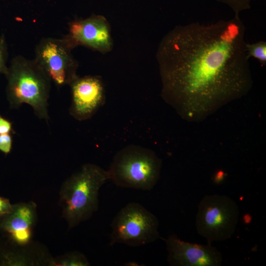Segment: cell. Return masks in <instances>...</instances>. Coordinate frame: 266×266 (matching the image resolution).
I'll return each instance as SVG.
<instances>
[{
	"label": "cell",
	"instance_id": "obj_16",
	"mask_svg": "<svg viewBox=\"0 0 266 266\" xmlns=\"http://www.w3.org/2000/svg\"><path fill=\"white\" fill-rule=\"evenodd\" d=\"M12 141L10 133L0 134V151L5 155L9 154L12 149Z\"/></svg>",
	"mask_w": 266,
	"mask_h": 266
},
{
	"label": "cell",
	"instance_id": "obj_21",
	"mask_svg": "<svg viewBox=\"0 0 266 266\" xmlns=\"http://www.w3.org/2000/svg\"><path fill=\"white\" fill-rule=\"evenodd\" d=\"M125 266H140V265H138L137 263H135L134 262H128V263L125 264Z\"/></svg>",
	"mask_w": 266,
	"mask_h": 266
},
{
	"label": "cell",
	"instance_id": "obj_6",
	"mask_svg": "<svg viewBox=\"0 0 266 266\" xmlns=\"http://www.w3.org/2000/svg\"><path fill=\"white\" fill-rule=\"evenodd\" d=\"M157 217L141 204L131 202L123 207L111 224L110 245L137 247L160 237Z\"/></svg>",
	"mask_w": 266,
	"mask_h": 266
},
{
	"label": "cell",
	"instance_id": "obj_4",
	"mask_svg": "<svg viewBox=\"0 0 266 266\" xmlns=\"http://www.w3.org/2000/svg\"><path fill=\"white\" fill-rule=\"evenodd\" d=\"M162 162L152 150L130 145L120 150L107 169L110 180L116 185L150 191L160 177Z\"/></svg>",
	"mask_w": 266,
	"mask_h": 266
},
{
	"label": "cell",
	"instance_id": "obj_9",
	"mask_svg": "<svg viewBox=\"0 0 266 266\" xmlns=\"http://www.w3.org/2000/svg\"><path fill=\"white\" fill-rule=\"evenodd\" d=\"M168 253L167 261L172 266H220L222 253L212 245L183 241L174 234L164 239Z\"/></svg>",
	"mask_w": 266,
	"mask_h": 266
},
{
	"label": "cell",
	"instance_id": "obj_11",
	"mask_svg": "<svg viewBox=\"0 0 266 266\" xmlns=\"http://www.w3.org/2000/svg\"><path fill=\"white\" fill-rule=\"evenodd\" d=\"M0 218V230L6 233L15 244L20 246L30 244L37 219L34 202L14 204L10 213Z\"/></svg>",
	"mask_w": 266,
	"mask_h": 266
},
{
	"label": "cell",
	"instance_id": "obj_1",
	"mask_svg": "<svg viewBox=\"0 0 266 266\" xmlns=\"http://www.w3.org/2000/svg\"><path fill=\"white\" fill-rule=\"evenodd\" d=\"M239 15L177 26L157 52L162 97L181 118L202 121L246 95L253 81Z\"/></svg>",
	"mask_w": 266,
	"mask_h": 266
},
{
	"label": "cell",
	"instance_id": "obj_13",
	"mask_svg": "<svg viewBox=\"0 0 266 266\" xmlns=\"http://www.w3.org/2000/svg\"><path fill=\"white\" fill-rule=\"evenodd\" d=\"M246 51L249 58L257 59L263 66L266 65V42L259 41L253 43L246 44Z\"/></svg>",
	"mask_w": 266,
	"mask_h": 266
},
{
	"label": "cell",
	"instance_id": "obj_7",
	"mask_svg": "<svg viewBox=\"0 0 266 266\" xmlns=\"http://www.w3.org/2000/svg\"><path fill=\"white\" fill-rule=\"evenodd\" d=\"M73 47L66 36L44 37L36 46L33 59L58 87L69 85L77 77Z\"/></svg>",
	"mask_w": 266,
	"mask_h": 266
},
{
	"label": "cell",
	"instance_id": "obj_18",
	"mask_svg": "<svg viewBox=\"0 0 266 266\" xmlns=\"http://www.w3.org/2000/svg\"><path fill=\"white\" fill-rule=\"evenodd\" d=\"M12 131V125L11 122L2 116H0V134L11 133Z\"/></svg>",
	"mask_w": 266,
	"mask_h": 266
},
{
	"label": "cell",
	"instance_id": "obj_19",
	"mask_svg": "<svg viewBox=\"0 0 266 266\" xmlns=\"http://www.w3.org/2000/svg\"><path fill=\"white\" fill-rule=\"evenodd\" d=\"M224 177V173L222 171L218 172L214 176V181L216 184L220 183Z\"/></svg>",
	"mask_w": 266,
	"mask_h": 266
},
{
	"label": "cell",
	"instance_id": "obj_20",
	"mask_svg": "<svg viewBox=\"0 0 266 266\" xmlns=\"http://www.w3.org/2000/svg\"><path fill=\"white\" fill-rule=\"evenodd\" d=\"M243 221L246 224H249L252 221V216L249 214H245L243 217Z\"/></svg>",
	"mask_w": 266,
	"mask_h": 266
},
{
	"label": "cell",
	"instance_id": "obj_10",
	"mask_svg": "<svg viewBox=\"0 0 266 266\" xmlns=\"http://www.w3.org/2000/svg\"><path fill=\"white\" fill-rule=\"evenodd\" d=\"M72 45H83L100 52L109 51L112 46L109 27L101 16H92L69 23L65 36Z\"/></svg>",
	"mask_w": 266,
	"mask_h": 266
},
{
	"label": "cell",
	"instance_id": "obj_2",
	"mask_svg": "<svg viewBox=\"0 0 266 266\" xmlns=\"http://www.w3.org/2000/svg\"><path fill=\"white\" fill-rule=\"evenodd\" d=\"M4 75L10 107L17 109L23 104H28L37 118L48 123L52 81L35 60L16 56L11 60Z\"/></svg>",
	"mask_w": 266,
	"mask_h": 266
},
{
	"label": "cell",
	"instance_id": "obj_14",
	"mask_svg": "<svg viewBox=\"0 0 266 266\" xmlns=\"http://www.w3.org/2000/svg\"><path fill=\"white\" fill-rule=\"evenodd\" d=\"M228 6L234 13L239 15L240 12L251 7L252 0H216Z\"/></svg>",
	"mask_w": 266,
	"mask_h": 266
},
{
	"label": "cell",
	"instance_id": "obj_5",
	"mask_svg": "<svg viewBox=\"0 0 266 266\" xmlns=\"http://www.w3.org/2000/svg\"><path fill=\"white\" fill-rule=\"evenodd\" d=\"M239 208L236 202L223 195H206L200 201L196 216L197 233L208 244L230 238L238 222Z\"/></svg>",
	"mask_w": 266,
	"mask_h": 266
},
{
	"label": "cell",
	"instance_id": "obj_15",
	"mask_svg": "<svg viewBox=\"0 0 266 266\" xmlns=\"http://www.w3.org/2000/svg\"><path fill=\"white\" fill-rule=\"evenodd\" d=\"M8 56V45L4 34L0 35V75L4 74L7 69Z\"/></svg>",
	"mask_w": 266,
	"mask_h": 266
},
{
	"label": "cell",
	"instance_id": "obj_8",
	"mask_svg": "<svg viewBox=\"0 0 266 266\" xmlns=\"http://www.w3.org/2000/svg\"><path fill=\"white\" fill-rule=\"evenodd\" d=\"M69 85L71 95L69 113L76 120L91 118L104 104V89L99 77L77 76Z\"/></svg>",
	"mask_w": 266,
	"mask_h": 266
},
{
	"label": "cell",
	"instance_id": "obj_17",
	"mask_svg": "<svg viewBox=\"0 0 266 266\" xmlns=\"http://www.w3.org/2000/svg\"><path fill=\"white\" fill-rule=\"evenodd\" d=\"M13 205L7 199L0 197V217L10 213L13 210Z\"/></svg>",
	"mask_w": 266,
	"mask_h": 266
},
{
	"label": "cell",
	"instance_id": "obj_3",
	"mask_svg": "<svg viewBox=\"0 0 266 266\" xmlns=\"http://www.w3.org/2000/svg\"><path fill=\"white\" fill-rule=\"evenodd\" d=\"M109 180L107 170L88 163L64 182L60 190V203L69 229L87 220L98 210L99 191Z\"/></svg>",
	"mask_w": 266,
	"mask_h": 266
},
{
	"label": "cell",
	"instance_id": "obj_12",
	"mask_svg": "<svg viewBox=\"0 0 266 266\" xmlns=\"http://www.w3.org/2000/svg\"><path fill=\"white\" fill-rule=\"evenodd\" d=\"M51 266H88L90 264L85 256L79 251L68 252L54 260H50Z\"/></svg>",
	"mask_w": 266,
	"mask_h": 266
}]
</instances>
